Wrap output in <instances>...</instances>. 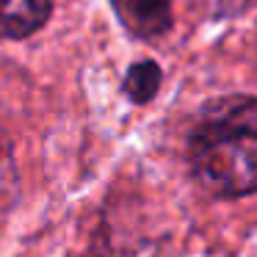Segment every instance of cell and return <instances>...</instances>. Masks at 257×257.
I'll return each mask as SVG.
<instances>
[{
	"label": "cell",
	"instance_id": "obj_1",
	"mask_svg": "<svg viewBox=\"0 0 257 257\" xmlns=\"http://www.w3.org/2000/svg\"><path fill=\"white\" fill-rule=\"evenodd\" d=\"M188 166L210 196L257 194V97L227 94L202 108L188 133Z\"/></svg>",
	"mask_w": 257,
	"mask_h": 257
},
{
	"label": "cell",
	"instance_id": "obj_2",
	"mask_svg": "<svg viewBox=\"0 0 257 257\" xmlns=\"http://www.w3.org/2000/svg\"><path fill=\"white\" fill-rule=\"evenodd\" d=\"M122 28L136 39H158L172 28V0H111Z\"/></svg>",
	"mask_w": 257,
	"mask_h": 257
},
{
	"label": "cell",
	"instance_id": "obj_3",
	"mask_svg": "<svg viewBox=\"0 0 257 257\" xmlns=\"http://www.w3.org/2000/svg\"><path fill=\"white\" fill-rule=\"evenodd\" d=\"M56 0H0V39H28L42 31Z\"/></svg>",
	"mask_w": 257,
	"mask_h": 257
},
{
	"label": "cell",
	"instance_id": "obj_4",
	"mask_svg": "<svg viewBox=\"0 0 257 257\" xmlns=\"http://www.w3.org/2000/svg\"><path fill=\"white\" fill-rule=\"evenodd\" d=\"M161 83H163L161 64H155L152 58H144V61L130 64L127 75H124V80H122V89H124V94H127L130 102L147 105V102H152L155 94L161 91Z\"/></svg>",
	"mask_w": 257,
	"mask_h": 257
},
{
	"label": "cell",
	"instance_id": "obj_5",
	"mask_svg": "<svg viewBox=\"0 0 257 257\" xmlns=\"http://www.w3.org/2000/svg\"><path fill=\"white\" fill-rule=\"evenodd\" d=\"M251 0H218V17H235L240 14Z\"/></svg>",
	"mask_w": 257,
	"mask_h": 257
}]
</instances>
